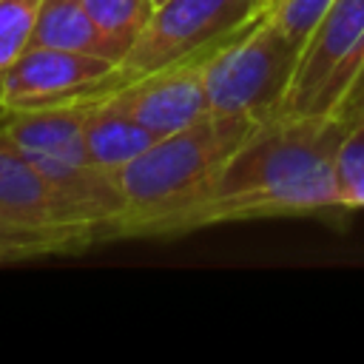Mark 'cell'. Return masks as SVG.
<instances>
[{
    "label": "cell",
    "mask_w": 364,
    "mask_h": 364,
    "mask_svg": "<svg viewBox=\"0 0 364 364\" xmlns=\"http://www.w3.org/2000/svg\"><path fill=\"white\" fill-rule=\"evenodd\" d=\"M82 139L91 162L100 171L117 176V171H122L131 159L148 151L159 136H154L145 125L131 119L114 102L88 100L82 117Z\"/></svg>",
    "instance_id": "cell-10"
},
{
    "label": "cell",
    "mask_w": 364,
    "mask_h": 364,
    "mask_svg": "<svg viewBox=\"0 0 364 364\" xmlns=\"http://www.w3.org/2000/svg\"><path fill=\"white\" fill-rule=\"evenodd\" d=\"M0 213L48 230H71L100 245V230L85 213L57 191L9 139L0 125Z\"/></svg>",
    "instance_id": "cell-9"
},
{
    "label": "cell",
    "mask_w": 364,
    "mask_h": 364,
    "mask_svg": "<svg viewBox=\"0 0 364 364\" xmlns=\"http://www.w3.org/2000/svg\"><path fill=\"white\" fill-rule=\"evenodd\" d=\"M267 3H270V0H267Z\"/></svg>",
    "instance_id": "cell-18"
},
{
    "label": "cell",
    "mask_w": 364,
    "mask_h": 364,
    "mask_svg": "<svg viewBox=\"0 0 364 364\" xmlns=\"http://www.w3.org/2000/svg\"><path fill=\"white\" fill-rule=\"evenodd\" d=\"M330 3L333 0H270L267 3V14L282 26V31L290 40L304 46L307 34L318 23V17L330 9Z\"/></svg>",
    "instance_id": "cell-15"
},
{
    "label": "cell",
    "mask_w": 364,
    "mask_h": 364,
    "mask_svg": "<svg viewBox=\"0 0 364 364\" xmlns=\"http://www.w3.org/2000/svg\"><path fill=\"white\" fill-rule=\"evenodd\" d=\"M336 185L347 210L364 208V122L350 128L338 148Z\"/></svg>",
    "instance_id": "cell-14"
},
{
    "label": "cell",
    "mask_w": 364,
    "mask_h": 364,
    "mask_svg": "<svg viewBox=\"0 0 364 364\" xmlns=\"http://www.w3.org/2000/svg\"><path fill=\"white\" fill-rule=\"evenodd\" d=\"M31 43L82 51V54H97V57L111 60V54L102 43L100 31L94 28L82 0H43L40 11H37L34 31H31Z\"/></svg>",
    "instance_id": "cell-11"
},
{
    "label": "cell",
    "mask_w": 364,
    "mask_h": 364,
    "mask_svg": "<svg viewBox=\"0 0 364 364\" xmlns=\"http://www.w3.org/2000/svg\"><path fill=\"white\" fill-rule=\"evenodd\" d=\"M330 117L338 119L347 131L364 122V57H361V63H358L350 85L344 88V94H341V100H338V105L333 108Z\"/></svg>",
    "instance_id": "cell-16"
},
{
    "label": "cell",
    "mask_w": 364,
    "mask_h": 364,
    "mask_svg": "<svg viewBox=\"0 0 364 364\" xmlns=\"http://www.w3.org/2000/svg\"><path fill=\"white\" fill-rule=\"evenodd\" d=\"M85 102L51 105L14 111L0 105V125L17 151L57 188L63 191L88 222L97 225L100 242H111L114 219L119 216L122 199L117 179L100 171L82 139Z\"/></svg>",
    "instance_id": "cell-3"
},
{
    "label": "cell",
    "mask_w": 364,
    "mask_h": 364,
    "mask_svg": "<svg viewBox=\"0 0 364 364\" xmlns=\"http://www.w3.org/2000/svg\"><path fill=\"white\" fill-rule=\"evenodd\" d=\"M347 128L333 117L276 114L230 154L185 233L247 219L324 216L347 210L336 185V156Z\"/></svg>",
    "instance_id": "cell-1"
},
{
    "label": "cell",
    "mask_w": 364,
    "mask_h": 364,
    "mask_svg": "<svg viewBox=\"0 0 364 364\" xmlns=\"http://www.w3.org/2000/svg\"><path fill=\"white\" fill-rule=\"evenodd\" d=\"M114 65L117 63L97 54L28 43L3 74L0 105L14 111H31L68 102H88L97 97L100 80Z\"/></svg>",
    "instance_id": "cell-8"
},
{
    "label": "cell",
    "mask_w": 364,
    "mask_h": 364,
    "mask_svg": "<svg viewBox=\"0 0 364 364\" xmlns=\"http://www.w3.org/2000/svg\"><path fill=\"white\" fill-rule=\"evenodd\" d=\"M301 46L290 40L267 9L250 20L205 65L210 114L264 122L282 111Z\"/></svg>",
    "instance_id": "cell-4"
},
{
    "label": "cell",
    "mask_w": 364,
    "mask_h": 364,
    "mask_svg": "<svg viewBox=\"0 0 364 364\" xmlns=\"http://www.w3.org/2000/svg\"><path fill=\"white\" fill-rule=\"evenodd\" d=\"M245 26H239L225 40H219V43H213V46H208V48H202V51H196L179 63H171L159 71H151V74L122 85L119 91H114L102 100L114 102L131 119L145 125L154 136H168L173 131H182V128L199 122L202 117L210 114L208 91H205V65Z\"/></svg>",
    "instance_id": "cell-7"
},
{
    "label": "cell",
    "mask_w": 364,
    "mask_h": 364,
    "mask_svg": "<svg viewBox=\"0 0 364 364\" xmlns=\"http://www.w3.org/2000/svg\"><path fill=\"white\" fill-rule=\"evenodd\" d=\"M82 6L114 63L122 60L156 9L154 0H82Z\"/></svg>",
    "instance_id": "cell-13"
},
{
    "label": "cell",
    "mask_w": 364,
    "mask_h": 364,
    "mask_svg": "<svg viewBox=\"0 0 364 364\" xmlns=\"http://www.w3.org/2000/svg\"><path fill=\"white\" fill-rule=\"evenodd\" d=\"M159 3H165V0H154V6H159Z\"/></svg>",
    "instance_id": "cell-17"
},
{
    "label": "cell",
    "mask_w": 364,
    "mask_h": 364,
    "mask_svg": "<svg viewBox=\"0 0 364 364\" xmlns=\"http://www.w3.org/2000/svg\"><path fill=\"white\" fill-rule=\"evenodd\" d=\"M85 247H91V242L80 233L34 228L0 213V264L40 259V256H60V253H82Z\"/></svg>",
    "instance_id": "cell-12"
},
{
    "label": "cell",
    "mask_w": 364,
    "mask_h": 364,
    "mask_svg": "<svg viewBox=\"0 0 364 364\" xmlns=\"http://www.w3.org/2000/svg\"><path fill=\"white\" fill-rule=\"evenodd\" d=\"M364 57V0H333L307 34L282 111L330 117Z\"/></svg>",
    "instance_id": "cell-6"
},
{
    "label": "cell",
    "mask_w": 364,
    "mask_h": 364,
    "mask_svg": "<svg viewBox=\"0 0 364 364\" xmlns=\"http://www.w3.org/2000/svg\"><path fill=\"white\" fill-rule=\"evenodd\" d=\"M256 125L250 117L208 114L182 131L159 136L117 171L122 208L114 219L111 242L182 236L191 210L208 196L222 165Z\"/></svg>",
    "instance_id": "cell-2"
},
{
    "label": "cell",
    "mask_w": 364,
    "mask_h": 364,
    "mask_svg": "<svg viewBox=\"0 0 364 364\" xmlns=\"http://www.w3.org/2000/svg\"><path fill=\"white\" fill-rule=\"evenodd\" d=\"M267 9V0H165L154 9L122 60L100 80L97 100L122 85L179 63L250 23Z\"/></svg>",
    "instance_id": "cell-5"
}]
</instances>
